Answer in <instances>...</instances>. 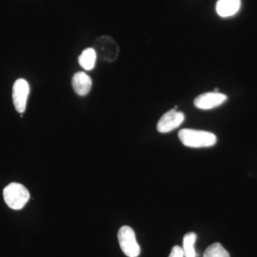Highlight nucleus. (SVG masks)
I'll use <instances>...</instances> for the list:
<instances>
[{"label": "nucleus", "instance_id": "5", "mask_svg": "<svg viewBox=\"0 0 257 257\" xmlns=\"http://www.w3.org/2000/svg\"><path fill=\"white\" fill-rule=\"evenodd\" d=\"M30 90L29 83L24 79H18L13 85V104L15 109L20 114H23L26 109Z\"/></svg>", "mask_w": 257, "mask_h": 257}, {"label": "nucleus", "instance_id": "13", "mask_svg": "<svg viewBox=\"0 0 257 257\" xmlns=\"http://www.w3.org/2000/svg\"><path fill=\"white\" fill-rule=\"evenodd\" d=\"M169 257H185L183 249L179 246H175L172 248Z\"/></svg>", "mask_w": 257, "mask_h": 257}, {"label": "nucleus", "instance_id": "1", "mask_svg": "<svg viewBox=\"0 0 257 257\" xmlns=\"http://www.w3.org/2000/svg\"><path fill=\"white\" fill-rule=\"evenodd\" d=\"M178 137L184 146L191 148L213 147L217 142V138L214 134L192 128L180 130Z\"/></svg>", "mask_w": 257, "mask_h": 257}, {"label": "nucleus", "instance_id": "12", "mask_svg": "<svg viewBox=\"0 0 257 257\" xmlns=\"http://www.w3.org/2000/svg\"><path fill=\"white\" fill-rule=\"evenodd\" d=\"M204 257H230V255L221 243H214L205 250Z\"/></svg>", "mask_w": 257, "mask_h": 257}, {"label": "nucleus", "instance_id": "4", "mask_svg": "<svg viewBox=\"0 0 257 257\" xmlns=\"http://www.w3.org/2000/svg\"><path fill=\"white\" fill-rule=\"evenodd\" d=\"M118 240L123 253L128 257H138L141 248L137 241L135 231L131 227L124 226L118 231Z\"/></svg>", "mask_w": 257, "mask_h": 257}, {"label": "nucleus", "instance_id": "6", "mask_svg": "<svg viewBox=\"0 0 257 257\" xmlns=\"http://www.w3.org/2000/svg\"><path fill=\"white\" fill-rule=\"evenodd\" d=\"M184 114L177 109H171L166 112L157 123V128L159 133H168L179 127L183 123Z\"/></svg>", "mask_w": 257, "mask_h": 257}, {"label": "nucleus", "instance_id": "11", "mask_svg": "<svg viewBox=\"0 0 257 257\" xmlns=\"http://www.w3.org/2000/svg\"><path fill=\"white\" fill-rule=\"evenodd\" d=\"M197 234L194 232L187 233L183 238V249L185 257H196L195 244Z\"/></svg>", "mask_w": 257, "mask_h": 257}, {"label": "nucleus", "instance_id": "7", "mask_svg": "<svg viewBox=\"0 0 257 257\" xmlns=\"http://www.w3.org/2000/svg\"><path fill=\"white\" fill-rule=\"evenodd\" d=\"M226 99L227 96L222 93L207 92L198 96L194 99V104L198 109L208 110L221 105Z\"/></svg>", "mask_w": 257, "mask_h": 257}, {"label": "nucleus", "instance_id": "9", "mask_svg": "<svg viewBox=\"0 0 257 257\" xmlns=\"http://www.w3.org/2000/svg\"><path fill=\"white\" fill-rule=\"evenodd\" d=\"M241 5V0H218L216 5V13L221 18H229L239 11Z\"/></svg>", "mask_w": 257, "mask_h": 257}, {"label": "nucleus", "instance_id": "8", "mask_svg": "<svg viewBox=\"0 0 257 257\" xmlns=\"http://www.w3.org/2000/svg\"><path fill=\"white\" fill-rule=\"evenodd\" d=\"M74 92L79 96H86L92 89V81L85 72H79L74 74L72 80Z\"/></svg>", "mask_w": 257, "mask_h": 257}, {"label": "nucleus", "instance_id": "2", "mask_svg": "<svg viewBox=\"0 0 257 257\" xmlns=\"http://www.w3.org/2000/svg\"><path fill=\"white\" fill-rule=\"evenodd\" d=\"M3 197L10 209L20 210L28 202L30 194L23 184L13 182L8 184L3 190Z\"/></svg>", "mask_w": 257, "mask_h": 257}, {"label": "nucleus", "instance_id": "3", "mask_svg": "<svg viewBox=\"0 0 257 257\" xmlns=\"http://www.w3.org/2000/svg\"><path fill=\"white\" fill-rule=\"evenodd\" d=\"M92 47L95 51L96 56L104 62H114L117 59L119 53V47L117 43L109 36L98 37L94 42Z\"/></svg>", "mask_w": 257, "mask_h": 257}, {"label": "nucleus", "instance_id": "10", "mask_svg": "<svg viewBox=\"0 0 257 257\" xmlns=\"http://www.w3.org/2000/svg\"><path fill=\"white\" fill-rule=\"evenodd\" d=\"M97 56L93 48L84 50L79 57V63L85 70L89 71L94 68Z\"/></svg>", "mask_w": 257, "mask_h": 257}]
</instances>
